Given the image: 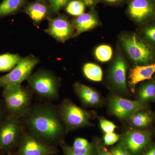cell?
<instances>
[{"mask_svg": "<svg viewBox=\"0 0 155 155\" xmlns=\"http://www.w3.org/2000/svg\"><path fill=\"white\" fill-rule=\"evenodd\" d=\"M110 111L120 119H125L144 108L140 101H134L114 96L109 101Z\"/></svg>", "mask_w": 155, "mask_h": 155, "instance_id": "cell-9", "label": "cell"}, {"mask_svg": "<svg viewBox=\"0 0 155 155\" xmlns=\"http://www.w3.org/2000/svg\"><path fill=\"white\" fill-rule=\"evenodd\" d=\"M98 20L92 13H84L72 20V24L75 30L74 37L91 30L98 25Z\"/></svg>", "mask_w": 155, "mask_h": 155, "instance_id": "cell-16", "label": "cell"}, {"mask_svg": "<svg viewBox=\"0 0 155 155\" xmlns=\"http://www.w3.org/2000/svg\"><path fill=\"white\" fill-rule=\"evenodd\" d=\"M22 132L19 117L10 114L0 125V149L8 150L15 145Z\"/></svg>", "mask_w": 155, "mask_h": 155, "instance_id": "cell-7", "label": "cell"}, {"mask_svg": "<svg viewBox=\"0 0 155 155\" xmlns=\"http://www.w3.org/2000/svg\"><path fill=\"white\" fill-rule=\"evenodd\" d=\"M144 155H155V146L151 148Z\"/></svg>", "mask_w": 155, "mask_h": 155, "instance_id": "cell-34", "label": "cell"}, {"mask_svg": "<svg viewBox=\"0 0 155 155\" xmlns=\"http://www.w3.org/2000/svg\"><path fill=\"white\" fill-rule=\"evenodd\" d=\"M85 5L84 3L80 0H74L68 4L66 11L70 15L78 17L84 13Z\"/></svg>", "mask_w": 155, "mask_h": 155, "instance_id": "cell-25", "label": "cell"}, {"mask_svg": "<svg viewBox=\"0 0 155 155\" xmlns=\"http://www.w3.org/2000/svg\"><path fill=\"white\" fill-rule=\"evenodd\" d=\"M49 8L53 13H57L67 4L69 0H48Z\"/></svg>", "mask_w": 155, "mask_h": 155, "instance_id": "cell-27", "label": "cell"}, {"mask_svg": "<svg viewBox=\"0 0 155 155\" xmlns=\"http://www.w3.org/2000/svg\"><path fill=\"white\" fill-rule=\"evenodd\" d=\"M145 38L150 45L155 46V23L147 26L143 30Z\"/></svg>", "mask_w": 155, "mask_h": 155, "instance_id": "cell-26", "label": "cell"}, {"mask_svg": "<svg viewBox=\"0 0 155 155\" xmlns=\"http://www.w3.org/2000/svg\"><path fill=\"white\" fill-rule=\"evenodd\" d=\"M95 55L99 61L101 62H107L112 58L113 50L108 45H101L96 49Z\"/></svg>", "mask_w": 155, "mask_h": 155, "instance_id": "cell-24", "label": "cell"}, {"mask_svg": "<svg viewBox=\"0 0 155 155\" xmlns=\"http://www.w3.org/2000/svg\"><path fill=\"white\" fill-rule=\"evenodd\" d=\"M2 119V112L1 111V109H0V123H1V120Z\"/></svg>", "mask_w": 155, "mask_h": 155, "instance_id": "cell-36", "label": "cell"}, {"mask_svg": "<svg viewBox=\"0 0 155 155\" xmlns=\"http://www.w3.org/2000/svg\"><path fill=\"white\" fill-rule=\"evenodd\" d=\"M39 62L38 58L32 55L21 57L18 64L11 72L0 76V87L5 88L21 85L22 82L28 79Z\"/></svg>", "mask_w": 155, "mask_h": 155, "instance_id": "cell-6", "label": "cell"}, {"mask_svg": "<svg viewBox=\"0 0 155 155\" xmlns=\"http://www.w3.org/2000/svg\"><path fill=\"white\" fill-rule=\"evenodd\" d=\"M3 95L6 107L11 114L24 117L30 110L31 94L21 85L4 88Z\"/></svg>", "mask_w": 155, "mask_h": 155, "instance_id": "cell-4", "label": "cell"}, {"mask_svg": "<svg viewBox=\"0 0 155 155\" xmlns=\"http://www.w3.org/2000/svg\"><path fill=\"white\" fill-rule=\"evenodd\" d=\"M128 13L132 19L139 23L152 20L155 17L154 0H132L128 7Z\"/></svg>", "mask_w": 155, "mask_h": 155, "instance_id": "cell-11", "label": "cell"}, {"mask_svg": "<svg viewBox=\"0 0 155 155\" xmlns=\"http://www.w3.org/2000/svg\"><path fill=\"white\" fill-rule=\"evenodd\" d=\"M110 153L112 155H132L121 142L116 146L113 148L110 151Z\"/></svg>", "mask_w": 155, "mask_h": 155, "instance_id": "cell-29", "label": "cell"}, {"mask_svg": "<svg viewBox=\"0 0 155 155\" xmlns=\"http://www.w3.org/2000/svg\"><path fill=\"white\" fill-rule=\"evenodd\" d=\"M84 3L85 5L88 7H92L96 3L97 0H80Z\"/></svg>", "mask_w": 155, "mask_h": 155, "instance_id": "cell-33", "label": "cell"}, {"mask_svg": "<svg viewBox=\"0 0 155 155\" xmlns=\"http://www.w3.org/2000/svg\"><path fill=\"white\" fill-rule=\"evenodd\" d=\"M140 101L146 102L155 98V81H150L140 87L138 92Z\"/></svg>", "mask_w": 155, "mask_h": 155, "instance_id": "cell-22", "label": "cell"}, {"mask_svg": "<svg viewBox=\"0 0 155 155\" xmlns=\"http://www.w3.org/2000/svg\"><path fill=\"white\" fill-rule=\"evenodd\" d=\"M27 80L31 88L40 97L49 100L59 97L60 79L51 72L39 70L31 74Z\"/></svg>", "mask_w": 155, "mask_h": 155, "instance_id": "cell-2", "label": "cell"}, {"mask_svg": "<svg viewBox=\"0 0 155 155\" xmlns=\"http://www.w3.org/2000/svg\"><path fill=\"white\" fill-rule=\"evenodd\" d=\"M49 9L45 3L37 1L29 4L25 8V12L32 20L34 25L38 26L44 20L50 19Z\"/></svg>", "mask_w": 155, "mask_h": 155, "instance_id": "cell-14", "label": "cell"}, {"mask_svg": "<svg viewBox=\"0 0 155 155\" xmlns=\"http://www.w3.org/2000/svg\"><path fill=\"white\" fill-rule=\"evenodd\" d=\"M84 75L89 80L94 81H101L102 80L103 72L101 68L96 64L87 63L83 68Z\"/></svg>", "mask_w": 155, "mask_h": 155, "instance_id": "cell-20", "label": "cell"}, {"mask_svg": "<svg viewBox=\"0 0 155 155\" xmlns=\"http://www.w3.org/2000/svg\"><path fill=\"white\" fill-rule=\"evenodd\" d=\"M74 87L81 101L86 105H97L101 101L99 94L91 87L80 83H75Z\"/></svg>", "mask_w": 155, "mask_h": 155, "instance_id": "cell-17", "label": "cell"}, {"mask_svg": "<svg viewBox=\"0 0 155 155\" xmlns=\"http://www.w3.org/2000/svg\"><path fill=\"white\" fill-rule=\"evenodd\" d=\"M105 144L110 146L114 144L119 139V136L117 134L114 133H106L104 137Z\"/></svg>", "mask_w": 155, "mask_h": 155, "instance_id": "cell-30", "label": "cell"}, {"mask_svg": "<svg viewBox=\"0 0 155 155\" xmlns=\"http://www.w3.org/2000/svg\"><path fill=\"white\" fill-rule=\"evenodd\" d=\"M127 64L121 55L117 56L111 67L110 76L116 88L121 91L127 92L126 83Z\"/></svg>", "mask_w": 155, "mask_h": 155, "instance_id": "cell-13", "label": "cell"}, {"mask_svg": "<svg viewBox=\"0 0 155 155\" xmlns=\"http://www.w3.org/2000/svg\"><path fill=\"white\" fill-rule=\"evenodd\" d=\"M122 43L128 57L136 64L147 65L154 60L152 46L135 34L124 36Z\"/></svg>", "mask_w": 155, "mask_h": 155, "instance_id": "cell-3", "label": "cell"}, {"mask_svg": "<svg viewBox=\"0 0 155 155\" xmlns=\"http://www.w3.org/2000/svg\"><path fill=\"white\" fill-rule=\"evenodd\" d=\"M90 144L85 139L77 138L74 140L72 147L75 148L80 149L86 147Z\"/></svg>", "mask_w": 155, "mask_h": 155, "instance_id": "cell-31", "label": "cell"}, {"mask_svg": "<svg viewBox=\"0 0 155 155\" xmlns=\"http://www.w3.org/2000/svg\"><path fill=\"white\" fill-rule=\"evenodd\" d=\"M63 148L65 155H95L94 146L92 143L84 148H75L67 145H64Z\"/></svg>", "mask_w": 155, "mask_h": 155, "instance_id": "cell-23", "label": "cell"}, {"mask_svg": "<svg viewBox=\"0 0 155 155\" xmlns=\"http://www.w3.org/2000/svg\"><path fill=\"white\" fill-rule=\"evenodd\" d=\"M152 120L150 115L145 112L138 111L130 117V124L136 127H147L150 124Z\"/></svg>", "mask_w": 155, "mask_h": 155, "instance_id": "cell-21", "label": "cell"}, {"mask_svg": "<svg viewBox=\"0 0 155 155\" xmlns=\"http://www.w3.org/2000/svg\"><path fill=\"white\" fill-rule=\"evenodd\" d=\"M106 2L110 3H116L117 2H119L120 0H104Z\"/></svg>", "mask_w": 155, "mask_h": 155, "instance_id": "cell-35", "label": "cell"}, {"mask_svg": "<svg viewBox=\"0 0 155 155\" xmlns=\"http://www.w3.org/2000/svg\"><path fill=\"white\" fill-rule=\"evenodd\" d=\"M155 73V63L135 66L130 70L129 74L130 86L134 87L139 82L151 79Z\"/></svg>", "mask_w": 155, "mask_h": 155, "instance_id": "cell-15", "label": "cell"}, {"mask_svg": "<svg viewBox=\"0 0 155 155\" xmlns=\"http://www.w3.org/2000/svg\"><path fill=\"white\" fill-rule=\"evenodd\" d=\"M100 126L102 130L106 133L113 132L116 128V126L113 122L107 119H101L100 120Z\"/></svg>", "mask_w": 155, "mask_h": 155, "instance_id": "cell-28", "label": "cell"}, {"mask_svg": "<svg viewBox=\"0 0 155 155\" xmlns=\"http://www.w3.org/2000/svg\"><path fill=\"white\" fill-rule=\"evenodd\" d=\"M24 117L29 132L44 141L58 140L66 131L59 110L51 106L38 105L30 108Z\"/></svg>", "mask_w": 155, "mask_h": 155, "instance_id": "cell-1", "label": "cell"}, {"mask_svg": "<svg viewBox=\"0 0 155 155\" xmlns=\"http://www.w3.org/2000/svg\"><path fill=\"white\" fill-rule=\"evenodd\" d=\"M149 134L138 130H128L123 136L121 142L131 155L138 154L149 143Z\"/></svg>", "mask_w": 155, "mask_h": 155, "instance_id": "cell-12", "label": "cell"}, {"mask_svg": "<svg viewBox=\"0 0 155 155\" xmlns=\"http://www.w3.org/2000/svg\"><path fill=\"white\" fill-rule=\"evenodd\" d=\"M48 26L45 31L56 40L64 43L74 37L75 29L72 23L63 16L48 19Z\"/></svg>", "mask_w": 155, "mask_h": 155, "instance_id": "cell-10", "label": "cell"}, {"mask_svg": "<svg viewBox=\"0 0 155 155\" xmlns=\"http://www.w3.org/2000/svg\"><path fill=\"white\" fill-rule=\"evenodd\" d=\"M96 155H112L110 152L108 151L105 148L102 147H99L97 150V153Z\"/></svg>", "mask_w": 155, "mask_h": 155, "instance_id": "cell-32", "label": "cell"}, {"mask_svg": "<svg viewBox=\"0 0 155 155\" xmlns=\"http://www.w3.org/2000/svg\"><path fill=\"white\" fill-rule=\"evenodd\" d=\"M58 110L66 127V131L75 130L91 124L90 113L76 105L69 99L63 101Z\"/></svg>", "mask_w": 155, "mask_h": 155, "instance_id": "cell-5", "label": "cell"}, {"mask_svg": "<svg viewBox=\"0 0 155 155\" xmlns=\"http://www.w3.org/2000/svg\"><path fill=\"white\" fill-rule=\"evenodd\" d=\"M21 58L18 54L9 53L0 55V72L11 71L18 64Z\"/></svg>", "mask_w": 155, "mask_h": 155, "instance_id": "cell-19", "label": "cell"}, {"mask_svg": "<svg viewBox=\"0 0 155 155\" xmlns=\"http://www.w3.org/2000/svg\"><path fill=\"white\" fill-rule=\"evenodd\" d=\"M55 153L54 148L33 134L29 132L22 134L18 155H52Z\"/></svg>", "mask_w": 155, "mask_h": 155, "instance_id": "cell-8", "label": "cell"}, {"mask_svg": "<svg viewBox=\"0 0 155 155\" xmlns=\"http://www.w3.org/2000/svg\"><path fill=\"white\" fill-rule=\"evenodd\" d=\"M25 2V0H3L0 4V18L17 14Z\"/></svg>", "mask_w": 155, "mask_h": 155, "instance_id": "cell-18", "label": "cell"}]
</instances>
